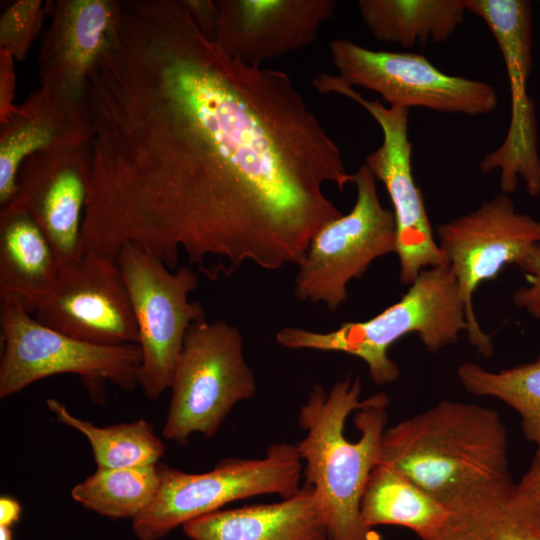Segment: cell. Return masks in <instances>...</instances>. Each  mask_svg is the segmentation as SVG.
<instances>
[{"label": "cell", "instance_id": "obj_34", "mask_svg": "<svg viewBox=\"0 0 540 540\" xmlns=\"http://www.w3.org/2000/svg\"><path fill=\"white\" fill-rule=\"evenodd\" d=\"M539 4H540V1H539Z\"/></svg>", "mask_w": 540, "mask_h": 540}, {"label": "cell", "instance_id": "obj_1", "mask_svg": "<svg viewBox=\"0 0 540 540\" xmlns=\"http://www.w3.org/2000/svg\"><path fill=\"white\" fill-rule=\"evenodd\" d=\"M89 184L80 244H132L210 280L297 264L343 213L341 151L283 71L247 64L183 0H122L87 84Z\"/></svg>", "mask_w": 540, "mask_h": 540}, {"label": "cell", "instance_id": "obj_24", "mask_svg": "<svg viewBox=\"0 0 540 540\" xmlns=\"http://www.w3.org/2000/svg\"><path fill=\"white\" fill-rule=\"evenodd\" d=\"M46 405L58 422L78 430L87 438L97 468L155 465L165 454V443L144 419L98 427L73 416L66 406L56 399L48 398Z\"/></svg>", "mask_w": 540, "mask_h": 540}, {"label": "cell", "instance_id": "obj_31", "mask_svg": "<svg viewBox=\"0 0 540 540\" xmlns=\"http://www.w3.org/2000/svg\"><path fill=\"white\" fill-rule=\"evenodd\" d=\"M518 486L533 495L540 502V461H533Z\"/></svg>", "mask_w": 540, "mask_h": 540}, {"label": "cell", "instance_id": "obj_17", "mask_svg": "<svg viewBox=\"0 0 540 540\" xmlns=\"http://www.w3.org/2000/svg\"><path fill=\"white\" fill-rule=\"evenodd\" d=\"M215 41L231 56L260 65L313 43L335 13L333 0H216Z\"/></svg>", "mask_w": 540, "mask_h": 540}, {"label": "cell", "instance_id": "obj_25", "mask_svg": "<svg viewBox=\"0 0 540 540\" xmlns=\"http://www.w3.org/2000/svg\"><path fill=\"white\" fill-rule=\"evenodd\" d=\"M160 483L157 464L97 470L71 491L74 501L110 519H131L153 502Z\"/></svg>", "mask_w": 540, "mask_h": 540}, {"label": "cell", "instance_id": "obj_27", "mask_svg": "<svg viewBox=\"0 0 540 540\" xmlns=\"http://www.w3.org/2000/svg\"><path fill=\"white\" fill-rule=\"evenodd\" d=\"M45 14L41 0H16L0 16V48L23 61L41 30Z\"/></svg>", "mask_w": 540, "mask_h": 540}, {"label": "cell", "instance_id": "obj_4", "mask_svg": "<svg viewBox=\"0 0 540 540\" xmlns=\"http://www.w3.org/2000/svg\"><path fill=\"white\" fill-rule=\"evenodd\" d=\"M394 304L365 321H349L328 332L283 327L276 341L291 350L342 352L361 359L377 385L395 382L400 370L388 350L409 334H417L429 352L457 343L467 331L463 302L449 268L423 270Z\"/></svg>", "mask_w": 540, "mask_h": 540}, {"label": "cell", "instance_id": "obj_28", "mask_svg": "<svg viewBox=\"0 0 540 540\" xmlns=\"http://www.w3.org/2000/svg\"><path fill=\"white\" fill-rule=\"evenodd\" d=\"M515 266L523 273L526 284L514 292L513 302L540 320V243L531 247Z\"/></svg>", "mask_w": 540, "mask_h": 540}, {"label": "cell", "instance_id": "obj_21", "mask_svg": "<svg viewBox=\"0 0 540 540\" xmlns=\"http://www.w3.org/2000/svg\"><path fill=\"white\" fill-rule=\"evenodd\" d=\"M448 509L429 540H540V502L511 480Z\"/></svg>", "mask_w": 540, "mask_h": 540}, {"label": "cell", "instance_id": "obj_33", "mask_svg": "<svg viewBox=\"0 0 540 540\" xmlns=\"http://www.w3.org/2000/svg\"><path fill=\"white\" fill-rule=\"evenodd\" d=\"M0 540H13L11 527L0 525Z\"/></svg>", "mask_w": 540, "mask_h": 540}, {"label": "cell", "instance_id": "obj_19", "mask_svg": "<svg viewBox=\"0 0 540 540\" xmlns=\"http://www.w3.org/2000/svg\"><path fill=\"white\" fill-rule=\"evenodd\" d=\"M191 540H328L310 486L279 502L217 510L182 526Z\"/></svg>", "mask_w": 540, "mask_h": 540}, {"label": "cell", "instance_id": "obj_14", "mask_svg": "<svg viewBox=\"0 0 540 540\" xmlns=\"http://www.w3.org/2000/svg\"><path fill=\"white\" fill-rule=\"evenodd\" d=\"M40 324L69 337L105 346L138 344V327L119 266L93 252L63 268L33 313Z\"/></svg>", "mask_w": 540, "mask_h": 540}, {"label": "cell", "instance_id": "obj_29", "mask_svg": "<svg viewBox=\"0 0 540 540\" xmlns=\"http://www.w3.org/2000/svg\"><path fill=\"white\" fill-rule=\"evenodd\" d=\"M15 58L12 54L0 48V124L7 121L14 112L16 105L15 88Z\"/></svg>", "mask_w": 540, "mask_h": 540}, {"label": "cell", "instance_id": "obj_26", "mask_svg": "<svg viewBox=\"0 0 540 540\" xmlns=\"http://www.w3.org/2000/svg\"><path fill=\"white\" fill-rule=\"evenodd\" d=\"M457 375L467 392L497 398L520 414L524 435L536 445L534 458L540 461V355L497 372L467 362L459 366Z\"/></svg>", "mask_w": 540, "mask_h": 540}, {"label": "cell", "instance_id": "obj_18", "mask_svg": "<svg viewBox=\"0 0 540 540\" xmlns=\"http://www.w3.org/2000/svg\"><path fill=\"white\" fill-rule=\"evenodd\" d=\"M88 106L53 97L42 87L32 91L0 128V205L12 199L19 169L31 155L88 143Z\"/></svg>", "mask_w": 540, "mask_h": 540}, {"label": "cell", "instance_id": "obj_5", "mask_svg": "<svg viewBox=\"0 0 540 540\" xmlns=\"http://www.w3.org/2000/svg\"><path fill=\"white\" fill-rule=\"evenodd\" d=\"M160 483L149 507L132 521L138 540H161L185 523L228 503L260 495H295L303 462L296 445L273 443L262 458H225L204 473L157 463Z\"/></svg>", "mask_w": 540, "mask_h": 540}, {"label": "cell", "instance_id": "obj_22", "mask_svg": "<svg viewBox=\"0 0 540 540\" xmlns=\"http://www.w3.org/2000/svg\"><path fill=\"white\" fill-rule=\"evenodd\" d=\"M448 511L401 470L383 461L373 468L360 503L365 527L397 525L410 529L421 540L438 532Z\"/></svg>", "mask_w": 540, "mask_h": 540}, {"label": "cell", "instance_id": "obj_15", "mask_svg": "<svg viewBox=\"0 0 540 540\" xmlns=\"http://www.w3.org/2000/svg\"><path fill=\"white\" fill-rule=\"evenodd\" d=\"M89 171L88 143L35 153L21 165L14 195L6 205L31 216L62 268L82 256L80 236Z\"/></svg>", "mask_w": 540, "mask_h": 540}, {"label": "cell", "instance_id": "obj_10", "mask_svg": "<svg viewBox=\"0 0 540 540\" xmlns=\"http://www.w3.org/2000/svg\"><path fill=\"white\" fill-rule=\"evenodd\" d=\"M436 234L464 305L468 341L480 355L490 357L494 346L476 318L473 295L481 283L497 278L540 243V221L518 212L508 194L501 192L475 210L440 224Z\"/></svg>", "mask_w": 540, "mask_h": 540}, {"label": "cell", "instance_id": "obj_23", "mask_svg": "<svg viewBox=\"0 0 540 540\" xmlns=\"http://www.w3.org/2000/svg\"><path fill=\"white\" fill-rule=\"evenodd\" d=\"M358 9L376 40L405 48L446 41L467 12L465 0H360Z\"/></svg>", "mask_w": 540, "mask_h": 540}, {"label": "cell", "instance_id": "obj_12", "mask_svg": "<svg viewBox=\"0 0 540 540\" xmlns=\"http://www.w3.org/2000/svg\"><path fill=\"white\" fill-rule=\"evenodd\" d=\"M467 12L480 17L500 49L511 94V119L502 144L485 155L480 170L500 172V187L510 194L522 181L530 197L540 195L535 101L527 83L532 68V4L526 0H465Z\"/></svg>", "mask_w": 540, "mask_h": 540}, {"label": "cell", "instance_id": "obj_13", "mask_svg": "<svg viewBox=\"0 0 540 540\" xmlns=\"http://www.w3.org/2000/svg\"><path fill=\"white\" fill-rule=\"evenodd\" d=\"M323 91L358 103L381 128L383 141L366 157L364 164L383 183L393 206L400 282L409 286L423 270L448 266L434 237L422 192L413 178L408 109L386 107L379 100L365 99L337 75L324 80Z\"/></svg>", "mask_w": 540, "mask_h": 540}, {"label": "cell", "instance_id": "obj_9", "mask_svg": "<svg viewBox=\"0 0 540 540\" xmlns=\"http://www.w3.org/2000/svg\"><path fill=\"white\" fill-rule=\"evenodd\" d=\"M356 201L347 214L329 221L311 239L296 264L294 295L337 310L348 297V284L360 279L378 258L396 253L393 211L379 199L376 178L362 164L352 173Z\"/></svg>", "mask_w": 540, "mask_h": 540}, {"label": "cell", "instance_id": "obj_30", "mask_svg": "<svg viewBox=\"0 0 540 540\" xmlns=\"http://www.w3.org/2000/svg\"><path fill=\"white\" fill-rule=\"evenodd\" d=\"M199 29L210 39L215 40L218 7L216 0H183Z\"/></svg>", "mask_w": 540, "mask_h": 540}, {"label": "cell", "instance_id": "obj_7", "mask_svg": "<svg viewBox=\"0 0 540 540\" xmlns=\"http://www.w3.org/2000/svg\"><path fill=\"white\" fill-rule=\"evenodd\" d=\"M2 355L0 398L58 374L79 375L90 397L103 403L106 381L125 391L138 385V344L105 346L84 342L40 324L18 306L0 303Z\"/></svg>", "mask_w": 540, "mask_h": 540}, {"label": "cell", "instance_id": "obj_8", "mask_svg": "<svg viewBox=\"0 0 540 540\" xmlns=\"http://www.w3.org/2000/svg\"><path fill=\"white\" fill-rule=\"evenodd\" d=\"M133 307L141 350L138 385L149 400L170 389L184 340L206 312L189 294L199 277L189 266L169 269L160 259L132 244L117 256Z\"/></svg>", "mask_w": 540, "mask_h": 540}, {"label": "cell", "instance_id": "obj_32", "mask_svg": "<svg viewBox=\"0 0 540 540\" xmlns=\"http://www.w3.org/2000/svg\"><path fill=\"white\" fill-rule=\"evenodd\" d=\"M21 506L19 502L9 496L0 498V525L11 527L20 519Z\"/></svg>", "mask_w": 540, "mask_h": 540}, {"label": "cell", "instance_id": "obj_2", "mask_svg": "<svg viewBox=\"0 0 540 540\" xmlns=\"http://www.w3.org/2000/svg\"><path fill=\"white\" fill-rule=\"evenodd\" d=\"M359 377L327 391L314 384L298 414L305 437L296 444L305 484L311 487L328 540H378L364 526L360 503L373 468L382 459L389 398L360 400Z\"/></svg>", "mask_w": 540, "mask_h": 540}, {"label": "cell", "instance_id": "obj_20", "mask_svg": "<svg viewBox=\"0 0 540 540\" xmlns=\"http://www.w3.org/2000/svg\"><path fill=\"white\" fill-rule=\"evenodd\" d=\"M61 264L37 223L26 212L0 210V303L33 315L53 289Z\"/></svg>", "mask_w": 540, "mask_h": 540}, {"label": "cell", "instance_id": "obj_3", "mask_svg": "<svg viewBox=\"0 0 540 540\" xmlns=\"http://www.w3.org/2000/svg\"><path fill=\"white\" fill-rule=\"evenodd\" d=\"M381 461L448 508L511 480L504 423L477 404L444 400L386 428Z\"/></svg>", "mask_w": 540, "mask_h": 540}, {"label": "cell", "instance_id": "obj_16", "mask_svg": "<svg viewBox=\"0 0 540 540\" xmlns=\"http://www.w3.org/2000/svg\"><path fill=\"white\" fill-rule=\"evenodd\" d=\"M42 42L40 87L72 104H87L89 75L115 32L120 0H57Z\"/></svg>", "mask_w": 540, "mask_h": 540}, {"label": "cell", "instance_id": "obj_11", "mask_svg": "<svg viewBox=\"0 0 540 540\" xmlns=\"http://www.w3.org/2000/svg\"><path fill=\"white\" fill-rule=\"evenodd\" d=\"M329 52L345 83L378 93L392 107L480 116L498 106L492 85L446 74L421 54L372 50L347 39L332 40Z\"/></svg>", "mask_w": 540, "mask_h": 540}, {"label": "cell", "instance_id": "obj_6", "mask_svg": "<svg viewBox=\"0 0 540 540\" xmlns=\"http://www.w3.org/2000/svg\"><path fill=\"white\" fill-rule=\"evenodd\" d=\"M170 389L165 439L186 445L194 433L215 436L234 406L257 390L239 329L223 320L192 324Z\"/></svg>", "mask_w": 540, "mask_h": 540}]
</instances>
